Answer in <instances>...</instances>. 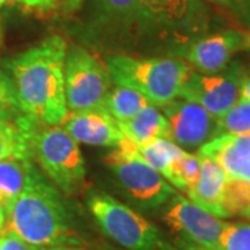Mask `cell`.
I'll return each instance as SVG.
<instances>
[{
	"label": "cell",
	"mask_w": 250,
	"mask_h": 250,
	"mask_svg": "<svg viewBox=\"0 0 250 250\" xmlns=\"http://www.w3.org/2000/svg\"><path fill=\"white\" fill-rule=\"evenodd\" d=\"M65 52V41L53 35L3 62L21 111L43 125H60L68 113L62 74Z\"/></svg>",
	"instance_id": "6da1fadb"
},
{
	"label": "cell",
	"mask_w": 250,
	"mask_h": 250,
	"mask_svg": "<svg viewBox=\"0 0 250 250\" xmlns=\"http://www.w3.org/2000/svg\"><path fill=\"white\" fill-rule=\"evenodd\" d=\"M4 228L34 248L80 246L71 215L54 184L34 170L27 187L10 206Z\"/></svg>",
	"instance_id": "7a4b0ae2"
},
{
	"label": "cell",
	"mask_w": 250,
	"mask_h": 250,
	"mask_svg": "<svg viewBox=\"0 0 250 250\" xmlns=\"http://www.w3.org/2000/svg\"><path fill=\"white\" fill-rule=\"evenodd\" d=\"M104 65L116 85L141 92L150 104L160 108L181 96L192 71V67L181 59L128 54H110L104 59Z\"/></svg>",
	"instance_id": "3957f363"
},
{
	"label": "cell",
	"mask_w": 250,
	"mask_h": 250,
	"mask_svg": "<svg viewBox=\"0 0 250 250\" xmlns=\"http://www.w3.org/2000/svg\"><path fill=\"white\" fill-rule=\"evenodd\" d=\"M147 39L181 49L210 34L213 13L206 0H139Z\"/></svg>",
	"instance_id": "277c9868"
},
{
	"label": "cell",
	"mask_w": 250,
	"mask_h": 250,
	"mask_svg": "<svg viewBox=\"0 0 250 250\" xmlns=\"http://www.w3.org/2000/svg\"><path fill=\"white\" fill-rule=\"evenodd\" d=\"M86 206L100 231L128 250H178L156 225L104 192H90Z\"/></svg>",
	"instance_id": "5b68a950"
},
{
	"label": "cell",
	"mask_w": 250,
	"mask_h": 250,
	"mask_svg": "<svg viewBox=\"0 0 250 250\" xmlns=\"http://www.w3.org/2000/svg\"><path fill=\"white\" fill-rule=\"evenodd\" d=\"M31 159L67 195L85 182V161L78 142L60 125H36L31 135Z\"/></svg>",
	"instance_id": "8992f818"
},
{
	"label": "cell",
	"mask_w": 250,
	"mask_h": 250,
	"mask_svg": "<svg viewBox=\"0 0 250 250\" xmlns=\"http://www.w3.org/2000/svg\"><path fill=\"white\" fill-rule=\"evenodd\" d=\"M82 34L90 42L113 45L149 41L139 0H85Z\"/></svg>",
	"instance_id": "52a82bcc"
},
{
	"label": "cell",
	"mask_w": 250,
	"mask_h": 250,
	"mask_svg": "<svg viewBox=\"0 0 250 250\" xmlns=\"http://www.w3.org/2000/svg\"><path fill=\"white\" fill-rule=\"evenodd\" d=\"M62 74L68 111L102 107L113 82L104 62L85 47L70 46L64 57Z\"/></svg>",
	"instance_id": "ba28073f"
},
{
	"label": "cell",
	"mask_w": 250,
	"mask_h": 250,
	"mask_svg": "<svg viewBox=\"0 0 250 250\" xmlns=\"http://www.w3.org/2000/svg\"><path fill=\"white\" fill-rule=\"evenodd\" d=\"M104 163L126 197L142 210H154L167 203L175 195V189L139 157L113 150Z\"/></svg>",
	"instance_id": "9c48e42d"
},
{
	"label": "cell",
	"mask_w": 250,
	"mask_h": 250,
	"mask_svg": "<svg viewBox=\"0 0 250 250\" xmlns=\"http://www.w3.org/2000/svg\"><path fill=\"white\" fill-rule=\"evenodd\" d=\"M168 202L163 220L177 238L178 250H218L225 224L221 218L177 193Z\"/></svg>",
	"instance_id": "30bf717a"
},
{
	"label": "cell",
	"mask_w": 250,
	"mask_h": 250,
	"mask_svg": "<svg viewBox=\"0 0 250 250\" xmlns=\"http://www.w3.org/2000/svg\"><path fill=\"white\" fill-rule=\"evenodd\" d=\"M245 77V68L235 62L223 71L213 74L190 71L179 98L195 102L210 114L220 118L241 98Z\"/></svg>",
	"instance_id": "8fae6325"
},
{
	"label": "cell",
	"mask_w": 250,
	"mask_h": 250,
	"mask_svg": "<svg viewBox=\"0 0 250 250\" xmlns=\"http://www.w3.org/2000/svg\"><path fill=\"white\" fill-rule=\"evenodd\" d=\"M168 129V139L182 149H200L205 143L217 138L218 118L205 107L187 99H175L161 107Z\"/></svg>",
	"instance_id": "7c38bea8"
},
{
	"label": "cell",
	"mask_w": 250,
	"mask_h": 250,
	"mask_svg": "<svg viewBox=\"0 0 250 250\" xmlns=\"http://www.w3.org/2000/svg\"><path fill=\"white\" fill-rule=\"evenodd\" d=\"M250 32L238 28H225L210 32L188 45L182 56L202 74H213L227 68L238 52L249 49Z\"/></svg>",
	"instance_id": "4fadbf2b"
},
{
	"label": "cell",
	"mask_w": 250,
	"mask_h": 250,
	"mask_svg": "<svg viewBox=\"0 0 250 250\" xmlns=\"http://www.w3.org/2000/svg\"><path fill=\"white\" fill-rule=\"evenodd\" d=\"M60 126L77 142L117 147L123 132L120 125L103 107L68 111Z\"/></svg>",
	"instance_id": "5bb4252c"
},
{
	"label": "cell",
	"mask_w": 250,
	"mask_h": 250,
	"mask_svg": "<svg viewBox=\"0 0 250 250\" xmlns=\"http://www.w3.org/2000/svg\"><path fill=\"white\" fill-rule=\"evenodd\" d=\"M197 153L220 164L227 177L250 181V134L220 135L205 143Z\"/></svg>",
	"instance_id": "9a60e30c"
},
{
	"label": "cell",
	"mask_w": 250,
	"mask_h": 250,
	"mask_svg": "<svg viewBox=\"0 0 250 250\" xmlns=\"http://www.w3.org/2000/svg\"><path fill=\"white\" fill-rule=\"evenodd\" d=\"M197 154L200 157V174L196 184L187 192L188 197L210 214L224 218L221 200L227 174L214 160L205 154Z\"/></svg>",
	"instance_id": "2e32d148"
},
{
	"label": "cell",
	"mask_w": 250,
	"mask_h": 250,
	"mask_svg": "<svg viewBox=\"0 0 250 250\" xmlns=\"http://www.w3.org/2000/svg\"><path fill=\"white\" fill-rule=\"evenodd\" d=\"M41 123L22 114L14 121L0 123V161L17 157L31 159V135Z\"/></svg>",
	"instance_id": "e0dca14e"
},
{
	"label": "cell",
	"mask_w": 250,
	"mask_h": 250,
	"mask_svg": "<svg viewBox=\"0 0 250 250\" xmlns=\"http://www.w3.org/2000/svg\"><path fill=\"white\" fill-rule=\"evenodd\" d=\"M121 132L138 146H146L160 138H166L168 124L164 114L153 104H147L136 116L118 123Z\"/></svg>",
	"instance_id": "ac0fdd59"
},
{
	"label": "cell",
	"mask_w": 250,
	"mask_h": 250,
	"mask_svg": "<svg viewBox=\"0 0 250 250\" xmlns=\"http://www.w3.org/2000/svg\"><path fill=\"white\" fill-rule=\"evenodd\" d=\"M35 164L28 159L10 157L0 161V210L7 213L10 206L27 187L35 170Z\"/></svg>",
	"instance_id": "d6986e66"
},
{
	"label": "cell",
	"mask_w": 250,
	"mask_h": 250,
	"mask_svg": "<svg viewBox=\"0 0 250 250\" xmlns=\"http://www.w3.org/2000/svg\"><path fill=\"white\" fill-rule=\"evenodd\" d=\"M147 104H150L149 100L145 98L141 92L128 88V86L116 85L114 88H110L106 98L103 100L102 107L104 108L117 123H124L126 120L136 116Z\"/></svg>",
	"instance_id": "ffe728a7"
},
{
	"label": "cell",
	"mask_w": 250,
	"mask_h": 250,
	"mask_svg": "<svg viewBox=\"0 0 250 250\" xmlns=\"http://www.w3.org/2000/svg\"><path fill=\"white\" fill-rule=\"evenodd\" d=\"M221 208L224 218H250V181L236 177H227L224 185Z\"/></svg>",
	"instance_id": "44dd1931"
},
{
	"label": "cell",
	"mask_w": 250,
	"mask_h": 250,
	"mask_svg": "<svg viewBox=\"0 0 250 250\" xmlns=\"http://www.w3.org/2000/svg\"><path fill=\"white\" fill-rule=\"evenodd\" d=\"M184 152L185 150L179 147L178 145L166 138H160L146 146H136L135 156L145 161L146 164H149L152 168L160 172L164 177L166 172L172 166V163L179 159Z\"/></svg>",
	"instance_id": "7402d4cb"
},
{
	"label": "cell",
	"mask_w": 250,
	"mask_h": 250,
	"mask_svg": "<svg viewBox=\"0 0 250 250\" xmlns=\"http://www.w3.org/2000/svg\"><path fill=\"white\" fill-rule=\"evenodd\" d=\"M199 174H200L199 154H193L185 150L179 159L172 163V166L166 172L164 178L167 179L172 187L188 192L196 184Z\"/></svg>",
	"instance_id": "603a6c76"
},
{
	"label": "cell",
	"mask_w": 250,
	"mask_h": 250,
	"mask_svg": "<svg viewBox=\"0 0 250 250\" xmlns=\"http://www.w3.org/2000/svg\"><path fill=\"white\" fill-rule=\"evenodd\" d=\"M250 134V100L239 98L225 114L218 118L217 136Z\"/></svg>",
	"instance_id": "cb8c5ba5"
},
{
	"label": "cell",
	"mask_w": 250,
	"mask_h": 250,
	"mask_svg": "<svg viewBox=\"0 0 250 250\" xmlns=\"http://www.w3.org/2000/svg\"><path fill=\"white\" fill-rule=\"evenodd\" d=\"M218 250H250V223H225Z\"/></svg>",
	"instance_id": "d4e9b609"
},
{
	"label": "cell",
	"mask_w": 250,
	"mask_h": 250,
	"mask_svg": "<svg viewBox=\"0 0 250 250\" xmlns=\"http://www.w3.org/2000/svg\"><path fill=\"white\" fill-rule=\"evenodd\" d=\"M24 114L18 106L10 80L3 71H0V123L14 121Z\"/></svg>",
	"instance_id": "484cf974"
},
{
	"label": "cell",
	"mask_w": 250,
	"mask_h": 250,
	"mask_svg": "<svg viewBox=\"0 0 250 250\" xmlns=\"http://www.w3.org/2000/svg\"><path fill=\"white\" fill-rule=\"evenodd\" d=\"M224 9L239 24L242 29L250 32V0H207Z\"/></svg>",
	"instance_id": "4316f807"
},
{
	"label": "cell",
	"mask_w": 250,
	"mask_h": 250,
	"mask_svg": "<svg viewBox=\"0 0 250 250\" xmlns=\"http://www.w3.org/2000/svg\"><path fill=\"white\" fill-rule=\"evenodd\" d=\"M0 250H36L11 229L3 228L0 232Z\"/></svg>",
	"instance_id": "83f0119b"
},
{
	"label": "cell",
	"mask_w": 250,
	"mask_h": 250,
	"mask_svg": "<svg viewBox=\"0 0 250 250\" xmlns=\"http://www.w3.org/2000/svg\"><path fill=\"white\" fill-rule=\"evenodd\" d=\"M21 3H24L25 6L29 7H39V9H49L50 4L46 0H18Z\"/></svg>",
	"instance_id": "f1b7e54d"
},
{
	"label": "cell",
	"mask_w": 250,
	"mask_h": 250,
	"mask_svg": "<svg viewBox=\"0 0 250 250\" xmlns=\"http://www.w3.org/2000/svg\"><path fill=\"white\" fill-rule=\"evenodd\" d=\"M241 98L250 100V75H248V74H246V77L243 78V82H242Z\"/></svg>",
	"instance_id": "f546056e"
},
{
	"label": "cell",
	"mask_w": 250,
	"mask_h": 250,
	"mask_svg": "<svg viewBox=\"0 0 250 250\" xmlns=\"http://www.w3.org/2000/svg\"><path fill=\"white\" fill-rule=\"evenodd\" d=\"M36 250H82L78 246H49V248H39Z\"/></svg>",
	"instance_id": "4dcf8cb0"
},
{
	"label": "cell",
	"mask_w": 250,
	"mask_h": 250,
	"mask_svg": "<svg viewBox=\"0 0 250 250\" xmlns=\"http://www.w3.org/2000/svg\"><path fill=\"white\" fill-rule=\"evenodd\" d=\"M4 224H6V213L0 210V232L4 228Z\"/></svg>",
	"instance_id": "1f68e13d"
},
{
	"label": "cell",
	"mask_w": 250,
	"mask_h": 250,
	"mask_svg": "<svg viewBox=\"0 0 250 250\" xmlns=\"http://www.w3.org/2000/svg\"><path fill=\"white\" fill-rule=\"evenodd\" d=\"M46 1H47V3L50 4V7H53L54 3H56V0H46Z\"/></svg>",
	"instance_id": "d6a6232c"
},
{
	"label": "cell",
	"mask_w": 250,
	"mask_h": 250,
	"mask_svg": "<svg viewBox=\"0 0 250 250\" xmlns=\"http://www.w3.org/2000/svg\"><path fill=\"white\" fill-rule=\"evenodd\" d=\"M6 1H7V0H0V6H3V4H4Z\"/></svg>",
	"instance_id": "836d02e7"
},
{
	"label": "cell",
	"mask_w": 250,
	"mask_h": 250,
	"mask_svg": "<svg viewBox=\"0 0 250 250\" xmlns=\"http://www.w3.org/2000/svg\"><path fill=\"white\" fill-rule=\"evenodd\" d=\"M249 50H250V43H249Z\"/></svg>",
	"instance_id": "e575fe53"
}]
</instances>
